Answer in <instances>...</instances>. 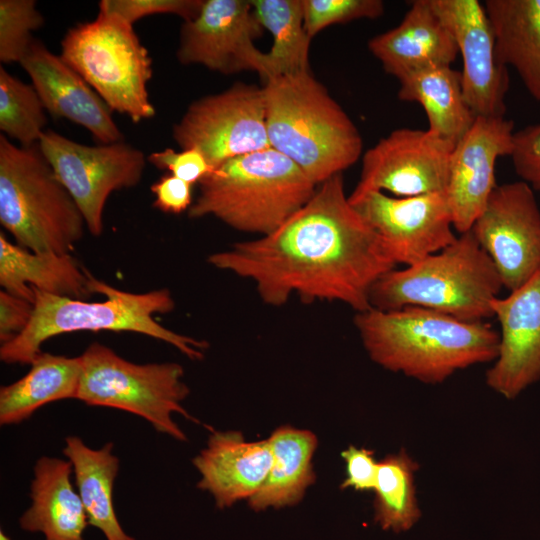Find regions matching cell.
I'll use <instances>...</instances> for the list:
<instances>
[{"instance_id":"17","label":"cell","mask_w":540,"mask_h":540,"mask_svg":"<svg viewBox=\"0 0 540 540\" xmlns=\"http://www.w3.org/2000/svg\"><path fill=\"white\" fill-rule=\"evenodd\" d=\"M514 133L512 120L476 116L470 129L454 146L445 196L454 229L459 234L470 231L483 212L497 186V160L510 157Z\"/></svg>"},{"instance_id":"35","label":"cell","mask_w":540,"mask_h":540,"mask_svg":"<svg viewBox=\"0 0 540 540\" xmlns=\"http://www.w3.org/2000/svg\"><path fill=\"white\" fill-rule=\"evenodd\" d=\"M510 158L520 180L540 191V122L515 131Z\"/></svg>"},{"instance_id":"7","label":"cell","mask_w":540,"mask_h":540,"mask_svg":"<svg viewBox=\"0 0 540 540\" xmlns=\"http://www.w3.org/2000/svg\"><path fill=\"white\" fill-rule=\"evenodd\" d=\"M0 223L32 252L70 253L85 219L38 144L25 147L0 135Z\"/></svg>"},{"instance_id":"10","label":"cell","mask_w":540,"mask_h":540,"mask_svg":"<svg viewBox=\"0 0 540 540\" xmlns=\"http://www.w3.org/2000/svg\"><path fill=\"white\" fill-rule=\"evenodd\" d=\"M38 145L78 205L88 231L99 237L109 196L141 182L147 156L124 141L86 145L50 129L43 132Z\"/></svg>"},{"instance_id":"40","label":"cell","mask_w":540,"mask_h":540,"mask_svg":"<svg viewBox=\"0 0 540 540\" xmlns=\"http://www.w3.org/2000/svg\"><path fill=\"white\" fill-rule=\"evenodd\" d=\"M0 540H11L3 530L0 531Z\"/></svg>"},{"instance_id":"28","label":"cell","mask_w":540,"mask_h":540,"mask_svg":"<svg viewBox=\"0 0 540 540\" xmlns=\"http://www.w3.org/2000/svg\"><path fill=\"white\" fill-rule=\"evenodd\" d=\"M272 464L268 476L248 502L255 511L298 503L315 481L312 457L318 440L309 430L277 428L268 438Z\"/></svg>"},{"instance_id":"8","label":"cell","mask_w":540,"mask_h":540,"mask_svg":"<svg viewBox=\"0 0 540 540\" xmlns=\"http://www.w3.org/2000/svg\"><path fill=\"white\" fill-rule=\"evenodd\" d=\"M59 55L112 112L134 123L156 115L148 92L152 58L133 25L119 15L98 11L95 19L70 27Z\"/></svg>"},{"instance_id":"26","label":"cell","mask_w":540,"mask_h":540,"mask_svg":"<svg viewBox=\"0 0 540 540\" xmlns=\"http://www.w3.org/2000/svg\"><path fill=\"white\" fill-rule=\"evenodd\" d=\"M29 365L27 374L0 389L1 425L20 424L46 404L77 398L81 356L41 352Z\"/></svg>"},{"instance_id":"19","label":"cell","mask_w":540,"mask_h":540,"mask_svg":"<svg viewBox=\"0 0 540 540\" xmlns=\"http://www.w3.org/2000/svg\"><path fill=\"white\" fill-rule=\"evenodd\" d=\"M19 64L50 115L85 128L99 144L124 141L106 103L44 43L35 39Z\"/></svg>"},{"instance_id":"3","label":"cell","mask_w":540,"mask_h":540,"mask_svg":"<svg viewBox=\"0 0 540 540\" xmlns=\"http://www.w3.org/2000/svg\"><path fill=\"white\" fill-rule=\"evenodd\" d=\"M93 294L105 296L100 302L55 296L33 290L34 310L25 330L1 344L0 359L7 364H30L41 346L57 335L80 331L135 332L166 342L191 360H201L208 348L205 340L174 332L155 319V314L171 312L175 301L166 288L133 293L115 288L91 275Z\"/></svg>"},{"instance_id":"36","label":"cell","mask_w":540,"mask_h":540,"mask_svg":"<svg viewBox=\"0 0 540 540\" xmlns=\"http://www.w3.org/2000/svg\"><path fill=\"white\" fill-rule=\"evenodd\" d=\"M147 162L160 170H167L192 185L199 183L213 171L205 156L196 149L176 151L167 147L162 151L150 153Z\"/></svg>"},{"instance_id":"31","label":"cell","mask_w":540,"mask_h":540,"mask_svg":"<svg viewBox=\"0 0 540 540\" xmlns=\"http://www.w3.org/2000/svg\"><path fill=\"white\" fill-rule=\"evenodd\" d=\"M46 109L32 84L0 67V130L20 146L38 144L46 130Z\"/></svg>"},{"instance_id":"20","label":"cell","mask_w":540,"mask_h":540,"mask_svg":"<svg viewBox=\"0 0 540 540\" xmlns=\"http://www.w3.org/2000/svg\"><path fill=\"white\" fill-rule=\"evenodd\" d=\"M272 464L268 439L247 441L239 431H213L206 448L195 456L199 489L209 492L218 508L254 496Z\"/></svg>"},{"instance_id":"6","label":"cell","mask_w":540,"mask_h":540,"mask_svg":"<svg viewBox=\"0 0 540 540\" xmlns=\"http://www.w3.org/2000/svg\"><path fill=\"white\" fill-rule=\"evenodd\" d=\"M502 288L493 262L468 231L439 252L384 274L370 291V304L379 310L422 307L481 322L493 318L491 304Z\"/></svg>"},{"instance_id":"21","label":"cell","mask_w":540,"mask_h":540,"mask_svg":"<svg viewBox=\"0 0 540 540\" xmlns=\"http://www.w3.org/2000/svg\"><path fill=\"white\" fill-rule=\"evenodd\" d=\"M368 48L398 80L430 67L451 65L458 55L452 34L428 0L412 1L401 22L372 37Z\"/></svg>"},{"instance_id":"14","label":"cell","mask_w":540,"mask_h":540,"mask_svg":"<svg viewBox=\"0 0 540 540\" xmlns=\"http://www.w3.org/2000/svg\"><path fill=\"white\" fill-rule=\"evenodd\" d=\"M348 198L397 265L417 263L457 238L445 192L396 197L370 190Z\"/></svg>"},{"instance_id":"37","label":"cell","mask_w":540,"mask_h":540,"mask_svg":"<svg viewBox=\"0 0 540 540\" xmlns=\"http://www.w3.org/2000/svg\"><path fill=\"white\" fill-rule=\"evenodd\" d=\"M345 461L346 477L341 484L342 489L355 491H373L376 485L378 461L374 452L367 448L348 446L342 453Z\"/></svg>"},{"instance_id":"12","label":"cell","mask_w":540,"mask_h":540,"mask_svg":"<svg viewBox=\"0 0 540 540\" xmlns=\"http://www.w3.org/2000/svg\"><path fill=\"white\" fill-rule=\"evenodd\" d=\"M470 231L509 292L540 269V207L525 182L497 185Z\"/></svg>"},{"instance_id":"34","label":"cell","mask_w":540,"mask_h":540,"mask_svg":"<svg viewBox=\"0 0 540 540\" xmlns=\"http://www.w3.org/2000/svg\"><path fill=\"white\" fill-rule=\"evenodd\" d=\"M204 0H101L99 11L117 14L134 25L151 15L169 14L188 21L200 12Z\"/></svg>"},{"instance_id":"29","label":"cell","mask_w":540,"mask_h":540,"mask_svg":"<svg viewBox=\"0 0 540 540\" xmlns=\"http://www.w3.org/2000/svg\"><path fill=\"white\" fill-rule=\"evenodd\" d=\"M261 26L273 37L268 52L267 77L310 71L311 38L304 28L302 0H250Z\"/></svg>"},{"instance_id":"5","label":"cell","mask_w":540,"mask_h":540,"mask_svg":"<svg viewBox=\"0 0 540 540\" xmlns=\"http://www.w3.org/2000/svg\"><path fill=\"white\" fill-rule=\"evenodd\" d=\"M198 184L190 218L213 216L261 236L286 222L317 189L301 168L271 147L224 162Z\"/></svg>"},{"instance_id":"2","label":"cell","mask_w":540,"mask_h":540,"mask_svg":"<svg viewBox=\"0 0 540 540\" xmlns=\"http://www.w3.org/2000/svg\"><path fill=\"white\" fill-rule=\"evenodd\" d=\"M354 325L373 362L424 384L492 363L499 349V331L486 321H463L422 307H371L355 314Z\"/></svg>"},{"instance_id":"39","label":"cell","mask_w":540,"mask_h":540,"mask_svg":"<svg viewBox=\"0 0 540 540\" xmlns=\"http://www.w3.org/2000/svg\"><path fill=\"white\" fill-rule=\"evenodd\" d=\"M33 303L4 290L0 292V342L5 344L28 326L33 315Z\"/></svg>"},{"instance_id":"4","label":"cell","mask_w":540,"mask_h":540,"mask_svg":"<svg viewBox=\"0 0 540 540\" xmlns=\"http://www.w3.org/2000/svg\"><path fill=\"white\" fill-rule=\"evenodd\" d=\"M263 90L271 148L317 186L360 158L359 130L310 71L271 78Z\"/></svg>"},{"instance_id":"23","label":"cell","mask_w":540,"mask_h":540,"mask_svg":"<svg viewBox=\"0 0 540 540\" xmlns=\"http://www.w3.org/2000/svg\"><path fill=\"white\" fill-rule=\"evenodd\" d=\"M91 275L70 253L32 252L0 233V285L14 296L33 303L37 290L86 300L93 295Z\"/></svg>"},{"instance_id":"32","label":"cell","mask_w":540,"mask_h":540,"mask_svg":"<svg viewBox=\"0 0 540 540\" xmlns=\"http://www.w3.org/2000/svg\"><path fill=\"white\" fill-rule=\"evenodd\" d=\"M44 24L34 0L0 1V61L20 63L32 42L33 32Z\"/></svg>"},{"instance_id":"22","label":"cell","mask_w":540,"mask_h":540,"mask_svg":"<svg viewBox=\"0 0 540 540\" xmlns=\"http://www.w3.org/2000/svg\"><path fill=\"white\" fill-rule=\"evenodd\" d=\"M33 474L32 502L19 518L20 528L41 533L44 540H85L89 523L72 482L71 462L42 456L35 463Z\"/></svg>"},{"instance_id":"33","label":"cell","mask_w":540,"mask_h":540,"mask_svg":"<svg viewBox=\"0 0 540 540\" xmlns=\"http://www.w3.org/2000/svg\"><path fill=\"white\" fill-rule=\"evenodd\" d=\"M304 28L312 39L334 24L376 19L384 13L381 0H302Z\"/></svg>"},{"instance_id":"16","label":"cell","mask_w":540,"mask_h":540,"mask_svg":"<svg viewBox=\"0 0 540 540\" xmlns=\"http://www.w3.org/2000/svg\"><path fill=\"white\" fill-rule=\"evenodd\" d=\"M452 34L461 54L464 99L476 116L505 117L508 68L496 56V40L478 0H428Z\"/></svg>"},{"instance_id":"24","label":"cell","mask_w":540,"mask_h":540,"mask_svg":"<svg viewBox=\"0 0 540 540\" xmlns=\"http://www.w3.org/2000/svg\"><path fill=\"white\" fill-rule=\"evenodd\" d=\"M484 7L499 63L512 67L540 102V0H486Z\"/></svg>"},{"instance_id":"25","label":"cell","mask_w":540,"mask_h":540,"mask_svg":"<svg viewBox=\"0 0 540 540\" xmlns=\"http://www.w3.org/2000/svg\"><path fill=\"white\" fill-rule=\"evenodd\" d=\"M63 454L72 464L75 487L89 525L100 530L106 540H135L122 528L113 504V488L119 471L113 444L109 442L93 449L80 437L68 436Z\"/></svg>"},{"instance_id":"1","label":"cell","mask_w":540,"mask_h":540,"mask_svg":"<svg viewBox=\"0 0 540 540\" xmlns=\"http://www.w3.org/2000/svg\"><path fill=\"white\" fill-rule=\"evenodd\" d=\"M208 263L254 282L262 301L341 302L362 312L370 291L396 268L384 241L351 205L343 174L320 185L311 199L273 232L211 254Z\"/></svg>"},{"instance_id":"13","label":"cell","mask_w":540,"mask_h":540,"mask_svg":"<svg viewBox=\"0 0 540 540\" xmlns=\"http://www.w3.org/2000/svg\"><path fill=\"white\" fill-rule=\"evenodd\" d=\"M263 31L250 0H204L198 15L181 25L177 60L225 75L255 71L264 82L266 52L254 45Z\"/></svg>"},{"instance_id":"30","label":"cell","mask_w":540,"mask_h":540,"mask_svg":"<svg viewBox=\"0 0 540 540\" xmlns=\"http://www.w3.org/2000/svg\"><path fill=\"white\" fill-rule=\"evenodd\" d=\"M418 463L404 450L389 454L378 463L374 488L375 521L383 530L404 532L419 520L416 492Z\"/></svg>"},{"instance_id":"27","label":"cell","mask_w":540,"mask_h":540,"mask_svg":"<svg viewBox=\"0 0 540 540\" xmlns=\"http://www.w3.org/2000/svg\"><path fill=\"white\" fill-rule=\"evenodd\" d=\"M398 81V98L419 103L427 116V130L440 139L456 145L475 121L463 96L461 72L451 65L423 69Z\"/></svg>"},{"instance_id":"11","label":"cell","mask_w":540,"mask_h":540,"mask_svg":"<svg viewBox=\"0 0 540 540\" xmlns=\"http://www.w3.org/2000/svg\"><path fill=\"white\" fill-rule=\"evenodd\" d=\"M181 149L200 151L209 165L270 148L263 86L236 82L194 100L172 127Z\"/></svg>"},{"instance_id":"9","label":"cell","mask_w":540,"mask_h":540,"mask_svg":"<svg viewBox=\"0 0 540 540\" xmlns=\"http://www.w3.org/2000/svg\"><path fill=\"white\" fill-rule=\"evenodd\" d=\"M81 360L76 399L86 405L132 413L148 421L157 432L179 441H185L186 435L173 420V413L198 422L182 405L190 390L180 364L133 363L98 342L86 348Z\"/></svg>"},{"instance_id":"38","label":"cell","mask_w":540,"mask_h":540,"mask_svg":"<svg viewBox=\"0 0 540 540\" xmlns=\"http://www.w3.org/2000/svg\"><path fill=\"white\" fill-rule=\"evenodd\" d=\"M193 185L172 175H162L151 185L153 206L166 214H181L193 203Z\"/></svg>"},{"instance_id":"18","label":"cell","mask_w":540,"mask_h":540,"mask_svg":"<svg viewBox=\"0 0 540 540\" xmlns=\"http://www.w3.org/2000/svg\"><path fill=\"white\" fill-rule=\"evenodd\" d=\"M491 306L500 340L485 382L500 396L514 399L540 379V269Z\"/></svg>"},{"instance_id":"15","label":"cell","mask_w":540,"mask_h":540,"mask_svg":"<svg viewBox=\"0 0 540 540\" xmlns=\"http://www.w3.org/2000/svg\"><path fill=\"white\" fill-rule=\"evenodd\" d=\"M454 146L428 130H393L363 154L352 193L375 190L411 197L445 192Z\"/></svg>"}]
</instances>
